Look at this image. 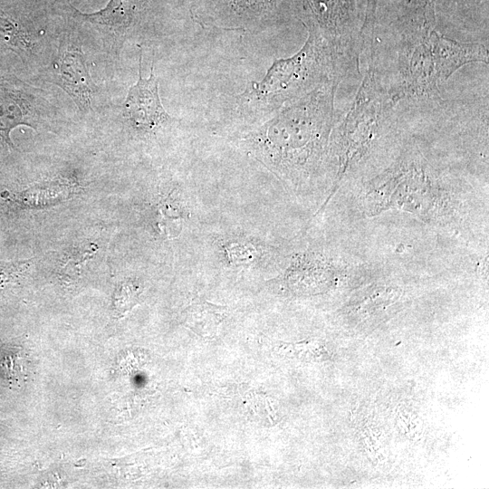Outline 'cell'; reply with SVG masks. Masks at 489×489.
Listing matches in <instances>:
<instances>
[{
	"label": "cell",
	"mask_w": 489,
	"mask_h": 489,
	"mask_svg": "<svg viewBox=\"0 0 489 489\" xmlns=\"http://www.w3.org/2000/svg\"><path fill=\"white\" fill-rule=\"evenodd\" d=\"M436 6L396 14L398 32L393 82L386 85L398 103L435 98L440 86L459 68L488 63V48L477 43L455 41L436 29Z\"/></svg>",
	"instance_id": "cell-1"
},
{
	"label": "cell",
	"mask_w": 489,
	"mask_h": 489,
	"mask_svg": "<svg viewBox=\"0 0 489 489\" xmlns=\"http://www.w3.org/2000/svg\"><path fill=\"white\" fill-rule=\"evenodd\" d=\"M338 82L325 83L273 112L251 131L245 143L283 176L309 173L320 161L332 130Z\"/></svg>",
	"instance_id": "cell-2"
},
{
	"label": "cell",
	"mask_w": 489,
	"mask_h": 489,
	"mask_svg": "<svg viewBox=\"0 0 489 489\" xmlns=\"http://www.w3.org/2000/svg\"><path fill=\"white\" fill-rule=\"evenodd\" d=\"M303 46L291 57L275 60L264 77L237 96L240 113L249 117L270 116L318 87L338 82L358 65L339 52L313 26Z\"/></svg>",
	"instance_id": "cell-3"
},
{
	"label": "cell",
	"mask_w": 489,
	"mask_h": 489,
	"mask_svg": "<svg viewBox=\"0 0 489 489\" xmlns=\"http://www.w3.org/2000/svg\"><path fill=\"white\" fill-rule=\"evenodd\" d=\"M367 59L368 68L354 100L333 129L332 149L340 174L369 150L391 122L398 104L376 69L375 54Z\"/></svg>",
	"instance_id": "cell-4"
},
{
	"label": "cell",
	"mask_w": 489,
	"mask_h": 489,
	"mask_svg": "<svg viewBox=\"0 0 489 489\" xmlns=\"http://www.w3.org/2000/svg\"><path fill=\"white\" fill-rule=\"evenodd\" d=\"M298 1L301 23L316 28L334 48L358 63L365 0Z\"/></svg>",
	"instance_id": "cell-5"
},
{
	"label": "cell",
	"mask_w": 489,
	"mask_h": 489,
	"mask_svg": "<svg viewBox=\"0 0 489 489\" xmlns=\"http://www.w3.org/2000/svg\"><path fill=\"white\" fill-rule=\"evenodd\" d=\"M284 1L188 0V5L191 18L204 27L247 30L275 21Z\"/></svg>",
	"instance_id": "cell-6"
},
{
	"label": "cell",
	"mask_w": 489,
	"mask_h": 489,
	"mask_svg": "<svg viewBox=\"0 0 489 489\" xmlns=\"http://www.w3.org/2000/svg\"><path fill=\"white\" fill-rule=\"evenodd\" d=\"M142 53L139 55V80L130 87L123 103L124 114L131 125L140 130L150 131L171 121V117L161 104L158 81L154 74L144 79L141 74Z\"/></svg>",
	"instance_id": "cell-7"
},
{
	"label": "cell",
	"mask_w": 489,
	"mask_h": 489,
	"mask_svg": "<svg viewBox=\"0 0 489 489\" xmlns=\"http://www.w3.org/2000/svg\"><path fill=\"white\" fill-rule=\"evenodd\" d=\"M54 82L65 90L82 110L91 105L92 82L80 51L65 53L53 69Z\"/></svg>",
	"instance_id": "cell-8"
},
{
	"label": "cell",
	"mask_w": 489,
	"mask_h": 489,
	"mask_svg": "<svg viewBox=\"0 0 489 489\" xmlns=\"http://www.w3.org/2000/svg\"><path fill=\"white\" fill-rule=\"evenodd\" d=\"M188 310L189 325L201 332L215 330L225 315V307L202 301L193 303Z\"/></svg>",
	"instance_id": "cell-9"
},
{
	"label": "cell",
	"mask_w": 489,
	"mask_h": 489,
	"mask_svg": "<svg viewBox=\"0 0 489 489\" xmlns=\"http://www.w3.org/2000/svg\"><path fill=\"white\" fill-rule=\"evenodd\" d=\"M255 249L251 244L231 243L226 246V254L232 264H248L253 262L255 256Z\"/></svg>",
	"instance_id": "cell-10"
},
{
	"label": "cell",
	"mask_w": 489,
	"mask_h": 489,
	"mask_svg": "<svg viewBox=\"0 0 489 489\" xmlns=\"http://www.w3.org/2000/svg\"><path fill=\"white\" fill-rule=\"evenodd\" d=\"M161 224L170 235H177L182 227L183 213L177 207L164 206L160 209Z\"/></svg>",
	"instance_id": "cell-11"
},
{
	"label": "cell",
	"mask_w": 489,
	"mask_h": 489,
	"mask_svg": "<svg viewBox=\"0 0 489 489\" xmlns=\"http://www.w3.org/2000/svg\"><path fill=\"white\" fill-rule=\"evenodd\" d=\"M139 292L138 287L131 283L121 284L114 300L118 311L124 312L129 310L137 302Z\"/></svg>",
	"instance_id": "cell-12"
},
{
	"label": "cell",
	"mask_w": 489,
	"mask_h": 489,
	"mask_svg": "<svg viewBox=\"0 0 489 489\" xmlns=\"http://www.w3.org/2000/svg\"><path fill=\"white\" fill-rule=\"evenodd\" d=\"M460 0H388L394 6L396 14L405 11L416 10L423 8L427 5H434L436 10L442 3H458Z\"/></svg>",
	"instance_id": "cell-13"
},
{
	"label": "cell",
	"mask_w": 489,
	"mask_h": 489,
	"mask_svg": "<svg viewBox=\"0 0 489 489\" xmlns=\"http://www.w3.org/2000/svg\"><path fill=\"white\" fill-rule=\"evenodd\" d=\"M378 4L379 0H365L364 20L361 27L362 33L375 31Z\"/></svg>",
	"instance_id": "cell-14"
}]
</instances>
